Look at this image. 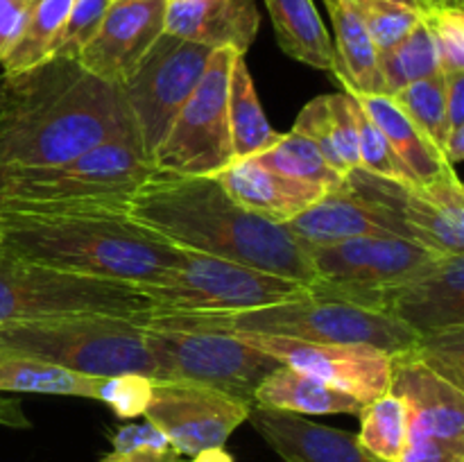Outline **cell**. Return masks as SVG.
Here are the masks:
<instances>
[{"instance_id":"obj_41","label":"cell","mask_w":464,"mask_h":462,"mask_svg":"<svg viewBox=\"0 0 464 462\" xmlns=\"http://www.w3.org/2000/svg\"><path fill=\"white\" fill-rule=\"evenodd\" d=\"M293 131L306 136L320 154L324 157V161L329 163L334 170H338L340 175H347V166H344L343 157L338 152V145H335L334 130H331V118H329V107H326V95L311 100L306 107L299 111L297 120H295Z\"/></svg>"},{"instance_id":"obj_8","label":"cell","mask_w":464,"mask_h":462,"mask_svg":"<svg viewBox=\"0 0 464 462\" xmlns=\"http://www.w3.org/2000/svg\"><path fill=\"white\" fill-rule=\"evenodd\" d=\"M154 311L159 306L139 285L54 270L0 254V326L77 315L143 320Z\"/></svg>"},{"instance_id":"obj_43","label":"cell","mask_w":464,"mask_h":462,"mask_svg":"<svg viewBox=\"0 0 464 462\" xmlns=\"http://www.w3.org/2000/svg\"><path fill=\"white\" fill-rule=\"evenodd\" d=\"M399 462H464V442H451L430 435H408Z\"/></svg>"},{"instance_id":"obj_47","label":"cell","mask_w":464,"mask_h":462,"mask_svg":"<svg viewBox=\"0 0 464 462\" xmlns=\"http://www.w3.org/2000/svg\"><path fill=\"white\" fill-rule=\"evenodd\" d=\"M417 3H420L421 12H429V9H435V7H440V5H438V0H417Z\"/></svg>"},{"instance_id":"obj_12","label":"cell","mask_w":464,"mask_h":462,"mask_svg":"<svg viewBox=\"0 0 464 462\" xmlns=\"http://www.w3.org/2000/svg\"><path fill=\"white\" fill-rule=\"evenodd\" d=\"M343 188L401 217L417 243L433 249L435 254H462L464 188L456 170L444 172L430 184L417 186L352 168L344 175Z\"/></svg>"},{"instance_id":"obj_31","label":"cell","mask_w":464,"mask_h":462,"mask_svg":"<svg viewBox=\"0 0 464 462\" xmlns=\"http://www.w3.org/2000/svg\"><path fill=\"white\" fill-rule=\"evenodd\" d=\"M254 161L270 168V170L281 172V175L295 177V179L308 181V184H317L326 190L340 188L344 181V175L334 170L324 161L320 149L297 131L281 134L279 143L254 157Z\"/></svg>"},{"instance_id":"obj_22","label":"cell","mask_w":464,"mask_h":462,"mask_svg":"<svg viewBox=\"0 0 464 462\" xmlns=\"http://www.w3.org/2000/svg\"><path fill=\"white\" fill-rule=\"evenodd\" d=\"M213 177L236 204L276 225L288 222L290 217L315 204L322 195L329 193L317 184L270 170L254 159L231 161Z\"/></svg>"},{"instance_id":"obj_46","label":"cell","mask_w":464,"mask_h":462,"mask_svg":"<svg viewBox=\"0 0 464 462\" xmlns=\"http://www.w3.org/2000/svg\"><path fill=\"white\" fill-rule=\"evenodd\" d=\"M190 462H234V457L225 448H207V451L195 453Z\"/></svg>"},{"instance_id":"obj_21","label":"cell","mask_w":464,"mask_h":462,"mask_svg":"<svg viewBox=\"0 0 464 462\" xmlns=\"http://www.w3.org/2000/svg\"><path fill=\"white\" fill-rule=\"evenodd\" d=\"M261 27L254 0H168L166 30L179 39L247 54Z\"/></svg>"},{"instance_id":"obj_7","label":"cell","mask_w":464,"mask_h":462,"mask_svg":"<svg viewBox=\"0 0 464 462\" xmlns=\"http://www.w3.org/2000/svg\"><path fill=\"white\" fill-rule=\"evenodd\" d=\"M0 353L36 358L86 376L140 374L157 379L145 331L127 317L77 315L0 326Z\"/></svg>"},{"instance_id":"obj_24","label":"cell","mask_w":464,"mask_h":462,"mask_svg":"<svg viewBox=\"0 0 464 462\" xmlns=\"http://www.w3.org/2000/svg\"><path fill=\"white\" fill-rule=\"evenodd\" d=\"M352 95V93H349ZM362 111L367 113L372 122L381 130L385 136L392 152L397 154L399 161L406 166L411 172L412 181L417 186L430 184V181L440 179L444 172L456 170L451 163L444 159V154L421 134L415 127V122L397 107L390 95L374 93V95H352Z\"/></svg>"},{"instance_id":"obj_49","label":"cell","mask_w":464,"mask_h":462,"mask_svg":"<svg viewBox=\"0 0 464 462\" xmlns=\"http://www.w3.org/2000/svg\"><path fill=\"white\" fill-rule=\"evenodd\" d=\"M397 3H403V5H411V7H417L421 12V7H420V3H417V0H397Z\"/></svg>"},{"instance_id":"obj_36","label":"cell","mask_w":464,"mask_h":462,"mask_svg":"<svg viewBox=\"0 0 464 462\" xmlns=\"http://www.w3.org/2000/svg\"><path fill=\"white\" fill-rule=\"evenodd\" d=\"M408 353L444 380L464 390V326L421 335Z\"/></svg>"},{"instance_id":"obj_34","label":"cell","mask_w":464,"mask_h":462,"mask_svg":"<svg viewBox=\"0 0 464 462\" xmlns=\"http://www.w3.org/2000/svg\"><path fill=\"white\" fill-rule=\"evenodd\" d=\"M353 5L379 54L401 43L421 21L420 9L397 0H353Z\"/></svg>"},{"instance_id":"obj_13","label":"cell","mask_w":464,"mask_h":462,"mask_svg":"<svg viewBox=\"0 0 464 462\" xmlns=\"http://www.w3.org/2000/svg\"><path fill=\"white\" fill-rule=\"evenodd\" d=\"M229 333H236L249 347L276 358L284 367L334 385L361 403H372L374 399L388 394L392 356L370 344L304 342L281 335L240 333V331H229Z\"/></svg>"},{"instance_id":"obj_6","label":"cell","mask_w":464,"mask_h":462,"mask_svg":"<svg viewBox=\"0 0 464 462\" xmlns=\"http://www.w3.org/2000/svg\"><path fill=\"white\" fill-rule=\"evenodd\" d=\"M157 365V379L213 388L254 401L258 385L281 367L276 358L249 347L229 331L195 324L175 311H154L136 320Z\"/></svg>"},{"instance_id":"obj_18","label":"cell","mask_w":464,"mask_h":462,"mask_svg":"<svg viewBox=\"0 0 464 462\" xmlns=\"http://www.w3.org/2000/svg\"><path fill=\"white\" fill-rule=\"evenodd\" d=\"M390 394L406 403L408 435L464 442V390L421 365L411 353H394Z\"/></svg>"},{"instance_id":"obj_42","label":"cell","mask_w":464,"mask_h":462,"mask_svg":"<svg viewBox=\"0 0 464 462\" xmlns=\"http://www.w3.org/2000/svg\"><path fill=\"white\" fill-rule=\"evenodd\" d=\"M326 107H329L331 130H334L335 145L343 157L347 170L358 168V131L353 120V100L349 93H331L326 95Z\"/></svg>"},{"instance_id":"obj_40","label":"cell","mask_w":464,"mask_h":462,"mask_svg":"<svg viewBox=\"0 0 464 462\" xmlns=\"http://www.w3.org/2000/svg\"><path fill=\"white\" fill-rule=\"evenodd\" d=\"M150 397H152V379H148V376H100L98 401L107 403L122 419L143 415L150 403Z\"/></svg>"},{"instance_id":"obj_44","label":"cell","mask_w":464,"mask_h":462,"mask_svg":"<svg viewBox=\"0 0 464 462\" xmlns=\"http://www.w3.org/2000/svg\"><path fill=\"white\" fill-rule=\"evenodd\" d=\"M32 0H0V59L18 39Z\"/></svg>"},{"instance_id":"obj_45","label":"cell","mask_w":464,"mask_h":462,"mask_svg":"<svg viewBox=\"0 0 464 462\" xmlns=\"http://www.w3.org/2000/svg\"><path fill=\"white\" fill-rule=\"evenodd\" d=\"M449 130H464V72L444 77Z\"/></svg>"},{"instance_id":"obj_29","label":"cell","mask_w":464,"mask_h":462,"mask_svg":"<svg viewBox=\"0 0 464 462\" xmlns=\"http://www.w3.org/2000/svg\"><path fill=\"white\" fill-rule=\"evenodd\" d=\"M71 7L72 0H32L21 34L0 59L3 72L25 71L48 59L50 45L57 39Z\"/></svg>"},{"instance_id":"obj_19","label":"cell","mask_w":464,"mask_h":462,"mask_svg":"<svg viewBox=\"0 0 464 462\" xmlns=\"http://www.w3.org/2000/svg\"><path fill=\"white\" fill-rule=\"evenodd\" d=\"M284 226L304 245H331L361 236H399L415 240L401 217L349 193L343 186L322 195L315 204L284 222Z\"/></svg>"},{"instance_id":"obj_17","label":"cell","mask_w":464,"mask_h":462,"mask_svg":"<svg viewBox=\"0 0 464 462\" xmlns=\"http://www.w3.org/2000/svg\"><path fill=\"white\" fill-rule=\"evenodd\" d=\"M168 0H113L77 62L91 75L121 86L166 30Z\"/></svg>"},{"instance_id":"obj_10","label":"cell","mask_w":464,"mask_h":462,"mask_svg":"<svg viewBox=\"0 0 464 462\" xmlns=\"http://www.w3.org/2000/svg\"><path fill=\"white\" fill-rule=\"evenodd\" d=\"M234 57L236 53L231 50H213L202 80L152 154L154 170L186 177H213L234 161L227 116Z\"/></svg>"},{"instance_id":"obj_15","label":"cell","mask_w":464,"mask_h":462,"mask_svg":"<svg viewBox=\"0 0 464 462\" xmlns=\"http://www.w3.org/2000/svg\"><path fill=\"white\" fill-rule=\"evenodd\" d=\"M317 281L343 288H385L412 279L442 254L399 236H361L331 245H306Z\"/></svg>"},{"instance_id":"obj_25","label":"cell","mask_w":464,"mask_h":462,"mask_svg":"<svg viewBox=\"0 0 464 462\" xmlns=\"http://www.w3.org/2000/svg\"><path fill=\"white\" fill-rule=\"evenodd\" d=\"M254 401L295 415H358L365 406L352 394L284 365L258 385Z\"/></svg>"},{"instance_id":"obj_11","label":"cell","mask_w":464,"mask_h":462,"mask_svg":"<svg viewBox=\"0 0 464 462\" xmlns=\"http://www.w3.org/2000/svg\"><path fill=\"white\" fill-rule=\"evenodd\" d=\"M211 54L213 50L207 45L163 32L134 72L118 86L150 161L168 127L202 80Z\"/></svg>"},{"instance_id":"obj_30","label":"cell","mask_w":464,"mask_h":462,"mask_svg":"<svg viewBox=\"0 0 464 462\" xmlns=\"http://www.w3.org/2000/svg\"><path fill=\"white\" fill-rule=\"evenodd\" d=\"M361 417V433L356 435L361 447L379 462H399L408 442L406 403L394 394H383L365 403Z\"/></svg>"},{"instance_id":"obj_9","label":"cell","mask_w":464,"mask_h":462,"mask_svg":"<svg viewBox=\"0 0 464 462\" xmlns=\"http://www.w3.org/2000/svg\"><path fill=\"white\" fill-rule=\"evenodd\" d=\"M308 288L243 263L181 249V265L170 279L140 290L163 311L238 313L299 297Z\"/></svg>"},{"instance_id":"obj_23","label":"cell","mask_w":464,"mask_h":462,"mask_svg":"<svg viewBox=\"0 0 464 462\" xmlns=\"http://www.w3.org/2000/svg\"><path fill=\"white\" fill-rule=\"evenodd\" d=\"M334 27V75L344 93H385L379 53L372 43L367 27L353 0H322ZM388 95V93H385Z\"/></svg>"},{"instance_id":"obj_20","label":"cell","mask_w":464,"mask_h":462,"mask_svg":"<svg viewBox=\"0 0 464 462\" xmlns=\"http://www.w3.org/2000/svg\"><path fill=\"white\" fill-rule=\"evenodd\" d=\"M247 421L284 462H379L347 430L315 424L304 415L249 403Z\"/></svg>"},{"instance_id":"obj_3","label":"cell","mask_w":464,"mask_h":462,"mask_svg":"<svg viewBox=\"0 0 464 462\" xmlns=\"http://www.w3.org/2000/svg\"><path fill=\"white\" fill-rule=\"evenodd\" d=\"M0 254L139 288L166 284L181 265V249L131 220L125 204L3 213Z\"/></svg>"},{"instance_id":"obj_27","label":"cell","mask_w":464,"mask_h":462,"mask_svg":"<svg viewBox=\"0 0 464 462\" xmlns=\"http://www.w3.org/2000/svg\"><path fill=\"white\" fill-rule=\"evenodd\" d=\"M227 116H229L231 152L234 161L254 159L279 143L281 134L267 122L261 100L256 95L252 72L245 54H236L229 72V93H227Z\"/></svg>"},{"instance_id":"obj_2","label":"cell","mask_w":464,"mask_h":462,"mask_svg":"<svg viewBox=\"0 0 464 462\" xmlns=\"http://www.w3.org/2000/svg\"><path fill=\"white\" fill-rule=\"evenodd\" d=\"M125 213L179 249L243 263L304 285L317 281L306 245L284 225L236 204L216 177L152 170L127 197Z\"/></svg>"},{"instance_id":"obj_1","label":"cell","mask_w":464,"mask_h":462,"mask_svg":"<svg viewBox=\"0 0 464 462\" xmlns=\"http://www.w3.org/2000/svg\"><path fill=\"white\" fill-rule=\"evenodd\" d=\"M125 130L134 122L121 89L77 59L0 75V168L66 163Z\"/></svg>"},{"instance_id":"obj_37","label":"cell","mask_w":464,"mask_h":462,"mask_svg":"<svg viewBox=\"0 0 464 462\" xmlns=\"http://www.w3.org/2000/svg\"><path fill=\"white\" fill-rule=\"evenodd\" d=\"M353 100V98H352ZM353 120H356L358 131V168L372 172L376 177H385L392 181H403V184H415L411 172L406 170L392 148L388 145L385 136L381 134L379 127L367 118L361 104L353 100Z\"/></svg>"},{"instance_id":"obj_26","label":"cell","mask_w":464,"mask_h":462,"mask_svg":"<svg viewBox=\"0 0 464 462\" xmlns=\"http://www.w3.org/2000/svg\"><path fill=\"white\" fill-rule=\"evenodd\" d=\"M279 48L288 57L334 72V43L313 0H266Z\"/></svg>"},{"instance_id":"obj_5","label":"cell","mask_w":464,"mask_h":462,"mask_svg":"<svg viewBox=\"0 0 464 462\" xmlns=\"http://www.w3.org/2000/svg\"><path fill=\"white\" fill-rule=\"evenodd\" d=\"M179 313V311H175ZM195 324L218 331L281 335L304 342L370 344L390 353L411 351L420 335L388 313L361 306L326 290L320 281L308 293L272 306L238 313H179Z\"/></svg>"},{"instance_id":"obj_4","label":"cell","mask_w":464,"mask_h":462,"mask_svg":"<svg viewBox=\"0 0 464 462\" xmlns=\"http://www.w3.org/2000/svg\"><path fill=\"white\" fill-rule=\"evenodd\" d=\"M152 170L136 130H125L66 163L0 168V216L121 207Z\"/></svg>"},{"instance_id":"obj_38","label":"cell","mask_w":464,"mask_h":462,"mask_svg":"<svg viewBox=\"0 0 464 462\" xmlns=\"http://www.w3.org/2000/svg\"><path fill=\"white\" fill-rule=\"evenodd\" d=\"M113 0H72V7L59 30L57 39L50 45L48 57L77 59L86 48L95 32L102 25L104 14L109 12Z\"/></svg>"},{"instance_id":"obj_28","label":"cell","mask_w":464,"mask_h":462,"mask_svg":"<svg viewBox=\"0 0 464 462\" xmlns=\"http://www.w3.org/2000/svg\"><path fill=\"white\" fill-rule=\"evenodd\" d=\"M100 376L77 374L36 358L0 353V392L98 399Z\"/></svg>"},{"instance_id":"obj_39","label":"cell","mask_w":464,"mask_h":462,"mask_svg":"<svg viewBox=\"0 0 464 462\" xmlns=\"http://www.w3.org/2000/svg\"><path fill=\"white\" fill-rule=\"evenodd\" d=\"M438 50L440 72L444 77L464 72V9L435 7L421 12Z\"/></svg>"},{"instance_id":"obj_35","label":"cell","mask_w":464,"mask_h":462,"mask_svg":"<svg viewBox=\"0 0 464 462\" xmlns=\"http://www.w3.org/2000/svg\"><path fill=\"white\" fill-rule=\"evenodd\" d=\"M100 462H186L154 424H127L111 435V451Z\"/></svg>"},{"instance_id":"obj_16","label":"cell","mask_w":464,"mask_h":462,"mask_svg":"<svg viewBox=\"0 0 464 462\" xmlns=\"http://www.w3.org/2000/svg\"><path fill=\"white\" fill-rule=\"evenodd\" d=\"M374 306L420 338L464 326V254L440 256L412 279L374 288Z\"/></svg>"},{"instance_id":"obj_32","label":"cell","mask_w":464,"mask_h":462,"mask_svg":"<svg viewBox=\"0 0 464 462\" xmlns=\"http://www.w3.org/2000/svg\"><path fill=\"white\" fill-rule=\"evenodd\" d=\"M379 66L388 95L397 93L399 89L412 84V82L438 75V50H435L433 36H430L424 18L417 23L415 30L401 43L379 54Z\"/></svg>"},{"instance_id":"obj_14","label":"cell","mask_w":464,"mask_h":462,"mask_svg":"<svg viewBox=\"0 0 464 462\" xmlns=\"http://www.w3.org/2000/svg\"><path fill=\"white\" fill-rule=\"evenodd\" d=\"M145 419L157 426L181 456L222 448L229 435L247 421L249 403L213 388L177 380H152Z\"/></svg>"},{"instance_id":"obj_33","label":"cell","mask_w":464,"mask_h":462,"mask_svg":"<svg viewBox=\"0 0 464 462\" xmlns=\"http://www.w3.org/2000/svg\"><path fill=\"white\" fill-rule=\"evenodd\" d=\"M390 98L415 122L417 130L442 152L444 139H447L449 131L447 89H444L442 72L426 77V80L412 82V84L403 86Z\"/></svg>"},{"instance_id":"obj_48","label":"cell","mask_w":464,"mask_h":462,"mask_svg":"<svg viewBox=\"0 0 464 462\" xmlns=\"http://www.w3.org/2000/svg\"><path fill=\"white\" fill-rule=\"evenodd\" d=\"M440 7H462L464 0H438Z\"/></svg>"}]
</instances>
